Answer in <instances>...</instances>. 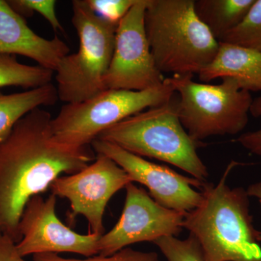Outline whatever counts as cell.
<instances>
[{"label": "cell", "instance_id": "cell-1", "mask_svg": "<svg viewBox=\"0 0 261 261\" xmlns=\"http://www.w3.org/2000/svg\"><path fill=\"white\" fill-rule=\"evenodd\" d=\"M51 120L50 113L37 108L0 142V233L16 243L20 217L30 199L45 192L62 173L78 172L94 160L87 147L58 142Z\"/></svg>", "mask_w": 261, "mask_h": 261}, {"label": "cell", "instance_id": "cell-2", "mask_svg": "<svg viewBox=\"0 0 261 261\" xmlns=\"http://www.w3.org/2000/svg\"><path fill=\"white\" fill-rule=\"evenodd\" d=\"M238 165L230 163L216 185L205 182L200 205L185 214L183 227L197 239L205 261H261L247 190L227 185Z\"/></svg>", "mask_w": 261, "mask_h": 261}, {"label": "cell", "instance_id": "cell-3", "mask_svg": "<svg viewBox=\"0 0 261 261\" xmlns=\"http://www.w3.org/2000/svg\"><path fill=\"white\" fill-rule=\"evenodd\" d=\"M145 25L163 74H198L219 50V41L196 14L195 0H148Z\"/></svg>", "mask_w": 261, "mask_h": 261}, {"label": "cell", "instance_id": "cell-4", "mask_svg": "<svg viewBox=\"0 0 261 261\" xmlns=\"http://www.w3.org/2000/svg\"><path fill=\"white\" fill-rule=\"evenodd\" d=\"M97 139L140 157L169 163L201 181L208 177L207 168L197 153L202 142L192 140L180 121L176 93L164 104L116 123Z\"/></svg>", "mask_w": 261, "mask_h": 261}, {"label": "cell", "instance_id": "cell-5", "mask_svg": "<svg viewBox=\"0 0 261 261\" xmlns=\"http://www.w3.org/2000/svg\"><path fill=\"white\" fill-rule=\"evenodd\" d=\"M72 23L80 39L78 51L68 54L55 70L58 99L82 102L106 90L104 79L114 51L117 24L96 14L87 0L72 2Z\"/></svg>", "mask_w": 261, "mask_h": 261}, {"label": "cell", "instance_id": "cell-6", "mask_svg": "<svg viewBox=\"0 0 261 261\" xmlns=\"http://www.w3.org/2000/svg\"><path fill=\"white\" fill-rule=\"evenodd\" d=\"M193 75L166 78L178 97V116L182 126L197 142L213 136L236 135L249 121L251 93L230 77L218 84H200Z\"/></svg>", "mask_w": 261, "mask_h": 261}, {"label": "cell", "instance_id": "cell-7", "mask_svg": "<svg viewBox=\"0 0 261 261\" xmlns=\"http://www.w3.org/2000/svg\"><path fill=\"white\" fill-rule=\"evenodd\" d=\"M176 94L165 79L163 85L144 91L106 89L82 102L65 104L51 120L55 138L82 148L104 130L128 117L164 104Z\"/></svg>", "mask_w": 261, "mask_h": 261}, {"label": "cell", "instance_id": "cell-8", "mask_svg": "<svg viewBox=\"0 0 261 261\" xmlns=\"http://www.w3.org/2000/svg\"><path fill=\"white\" fill-rule=\"evenodd\" d=\"M147 1L137 0L117 25L112 60L104 79L106 89L144 91L164 82L146 34Z\"/></svg>", "mask_w": 261, "mask_h": 261}, {"label": "cell", "instance_id": "cell-9", "mask_svg": "<svg viewBox=\"0 0 261 261\" xmlns=\"http://www.w3.org/2000/svg\"><path fill=\"white\" fill-rule=\"evenodd\" d=\"M132 180L128 173L105 154L97 153L92 163L78 172L61 176L51 183V194L70 201V219L83 216L89 233L102 236L103 217L108 202Z\"/></svg>", "mask_w": 261, "mask_h": 261}, {"label": "cell", "instance_id": "cell-10", "mask_svg": "<svg viewBox=\"0 0 261 261\" xmlns=\"http://www.w3.org/2000/svg\"><path fill=\"white\" fill-rule=\"evenodd\" d=\"M126 200L114 227L99 240V254L108 256L133 244L176 237L183 229L185 214L163 207L134 182L126 187Z\"/></svg>", "mask_w": 261, "mask_h": 261}, {"label": "cell", "instance_id": "cell-11", "mask_svg": "<svg viewBox=\"0 0 261 261\" xmlns=\"http://www.w3.org/2000/svg\"><path fill=\"white\" fill-rule=\"evenodd\" d=\"M91 145L97 154L108 156L123 168L132 181L145 185L151 197L166 208L186 214L197 208L203 200L202 192L194 188L202 190L206 181L183 176L111 142L97 139Z\"/></svg>", "mask_w": 261, "mask_h": 261}, {"label": "cell", "instance_id": "cell-12", "mask_svg": "<svg viewBox=\"0 0 261 261\" xmlns=\"http://www.w3.org/2000/svg\"><path fill=\"white\" fill-rule=\"evenodd\" d=\"M57 197L51 194L47 199L40 195L29 201L20 217L17 243L23 257L42 253L73 252L91 257L99 254L101 236L80 234L65 226L56 214Z\"/></svg>", "mask_w": 261, "mask_h": 261}, {"label": "cell", "instance_id": "cell-13", "mask_svg": "<svg viewBox=\"0 0 261 261\" xmlns=\"http://www.w3.org/2000/svg\"><path fill=\"white\" fill-rule=\"evenodd\" d=\"M0 54L25 56L55 72L70 54V47L58 37L47 39L38 35L8 1L0 0Z\"/></svg>", "mask_w": 261, "mask_h": 261}, {"label": "cell", "instance_id": "cell-14", "mask_svg": "<svg viewBox=\"0 0 261 261\" xmlns=\"http://www.w3.org/2000/svg\"><path fill=\"white\" fill-rule=\"evenodd\" d=\"M198 75L203 82L230 77L239 81L248 92H261V53L237 44L219 42L214 61L201 70Z\"/></svg>", "mask_w": 261, "mask_h": 261}, {"label": "cell", "instance_id": "cell-15", "mask_svg": "<svg viewBox=\"0 0 261 261\" xmlns=\"http://www.w3.org/2000/svg\"><path fill=\"white\" fill-rule=\"evenodd\" d=\"M58 99L53 83L17 93L0 92V142L9 135L20 118L37 108L53 106Z\"/></svg>", "mask_w": 261, "mask_h": 261}, {"label": "cell", "instance_id": "cell-16", "mask_svg": "<svg viewBox=\"0 0 261 261\" xmlns=\"http://www.w3.org/2000/svg\"><path fill=\"white\" fill-rule=\"evenodd\" d=\"M255 0H195L197 17L218 41L241 23Z\"/></svg>", "mask_w": 261, "mask_h": 261}, {"label": "cell", "instance_id": "cell-17", "mask_svg": "<svg viewBox=\"0 0 261 261\" xmlns=\"http://www.w3.org/2000/svg\"><path fill=\"white\" fill-rule=\"evenodd\" d=\"M55 73L40 65L20 63L13 55L0 54V87L34 89L51 83Z\"/></svg>", "mask_w": 261, "mask_h": 261}, {"label": "cell", "instance_id": "cell-18", "mask_svg": "<svg viewBox=\"0 0 261 261\" xmlns=\"http://www.w3.org/2000/svg\"><path fill=\"white\" fill-rule=\"evenodd\" d=\"M219 42L237 44L261 53V0H255L241 23Z\"/></svg>", "mask_w": 261, "mask_h": 261}, {"label": "cell", "instance_id": "cell-19", "mask_svg": "<svg viewBox=\"0 0 261 261\" xmlns=\"http://www.w3.org/2000/svg\"><path fill=\"white\" fill-rule=\"evenodd\" d=\"M153 243L167 261H205L200 244L191 233L185 240L163 237Z\"/></svg>", "mask_w": 261, "mask_h": 261}, {"label": "cell", "instance_id": "cell-20", "mask_svg": "<svg viewBox=\"0 0 261 261\" xmlns=\"http://www.w3.org/2000/svg\"><path fill=\"white\" fill-rule=\"evenodd\" d=\"M8 3L22 17L39 13L47 20L55 32L64 33V28L57 15L55 0H10Z\"/></svg>", "mask_w": 261, "mask_h": 261}, {"label": "cell", "instance_id": "cell-21", "mask_svg": "<svg viewBox=\"0 0 261 261\" xmlns=\"http://www.w3.org/2000/svg\"><path fill=\"white\" fill-rule=\"evenodd\" d=\"M34 261H161L155 252H142L126 247L108 256L91 257L87 259L65 258L56 253H42L34 255Z\"/></svg>", "mask_w": 261, "mask_h": 261}, {"label": "cell", "instance_id": "cell-22", "mask_svg": "<svg viewBox=\"0 0 261 261\" xmlns=\"http://www.w3.org/2000/svg\"><path fill=\"white\" fill-rule=\"evenodd\" d=\"M96 14L118 25L137 0H87Z\"/></svg>", "mask_w": 261, "mask_h": 261}, {"label": "cell", "instance_id": "cell-23", "mask_svg": "<svg viewBox=\"0 0 261 261\" xmlns=\"http://www.w3.org/2000/svg\"><path fill=\"white\" fill-rule=\"evenodd\" d=\"M250 113L255 118H261V96L253 99ZM234 141L252 154L261 158V128L244 133Z\"/></svg>", "mask_w": 261, "mask_h": 261}, {"label": "cell", "instance_id": "cell-24", "mask_svg": "<svg viewBox=\"0 0 261 261\" xmlns=\"http://www.w3.org/2000/svg\"><path fill=\"white\" fill-rule=\"evenodd\" d=\"M0 261H27L19 253L14 240L2 233H0Z\"/></svg>", "mask_w": 261, "mask_h": 261}, {"label": "cell", "instance_id": "cell-25", "mask_svg": "<svg viewBox=\"0 0 261 261\" xmlns=\"http://www.w3.org/2000/svg\"><path fill=\"white\" fill-rule=\"evenodd\" d=\"M249 197H253L257 199L261 207V181L252 184L248 187L247 190ZM257 241L261 242V231H257Z\"/></svg>", "mask_w": 261, "mask_h": 261}]
</instances>
